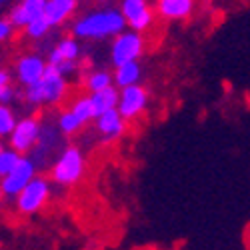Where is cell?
<instances>
[{
	"label": "cell",
	"mask_w": 250,
	"mask_h": 250,
	"mask_svg": "<svg viewBox=\"0 0 250 250\" xmlns=\"http://www.w3.org/2000/svg\"><path fill=\"white\" fill-rule=\"evenodd\" d=\"M126 28V18L118 6H102L76 16L70 24V34L92 42V40H112Z\"/></svg>",
	"instance_id": "1"
},
{
	"label": "cell",
	"mask_w": 250,
	"mask_h": 250,
	"mask_svg": "<svg viewBox=\"0 0 250 250\" xmlns=\"http://www.w3.org/2000/svg\"><path fill=\"white\" fill-rule=\"evenodd\" d=\"M70 78L60 74L56 68L48 64L46 74L40 78L36 84L22 88V102L28 104L30 108H58L70 100Z\"/></svg>",
	"instance_id": "2"
},
{
	"label": "cell",
	"mask_w": 250,
	"mask_h": 250,
	"mask_svg": "<svg viewBox=\"0 0 250 250\" xmlns=\"http://www.w3.org/2000/svg\"><path fill=\"white\" fill-rule=\"evenodd\" d=\"M86 154L78 144H66L64 148L58 152V156L52 160L48 176L54 186L58 188H74L82 182L86 174Z\"/></svg>",
	"instance_id": "3"
},
{
	"label": "cell",
	"mask_w": 250,
	"mask_h": 250,
	"mask_svg": "<svg viewBox=\"0 0 250 250\" xmlns=\"http://www.w3.org/2000/svg\"><path fill=\"white\" fill-rule=\"evenodd\" d=\"M52 180L50 176H44V174H38L26 188L20 192L12 204H14V212L24 216V218H30L38 212H42L46 204L50 202L52 198Z\"/></svg>",
	"instance_id": "4"
},
{
	"label": "cell",
	"mask_w": 250,
	"mask_h": 250,
	"mask_svg": "<svg viewBox=\"0 0 250 250\" xmlns=\"http://www.w3.org/2000/svg\"><path fill=\"white\" fill-rule=\"evenodd\" d=\"M66 136L62 134V130L58 128V124L54 118H44L42 124V132H40V138L36 142L34 150L30 152L32 160L36 162V166L40 170H48L52 160L58 156V152L66 146Z\"/></svg>",
	"instance_id": "5"
},
{
	"label": "cell",
	"mask_w": 250,
	"mask_h": 250,
	"mask_svg": "<svg viewBox=\"0 0 250 250\" xmlns=\"http://www.w3.org/2000/svg\"><path fill=\"white\" fill-rule=\"evenodd\" d=\"M38 174H40V168L32 160V156L24 154L22 160L8 174L0 176V194H2L4 200H14Z\"/></svg>",
	"instance_id": "6"
},
{
	"label": "cell",
	"mask_w": 250,
	"mask_h": 250,
	"mask_svg": "<svg viewBox=\"0 0 250 250\" xmlns=\"http://www.w3.org/2000/svg\"><path fill=\"white\" fill-rule=\"evenodd\" d=\"M146 50V36L144 32L126 28L122 30L110 42V62L112 66H120L124 62L140 60V56Z\"/></svg>",
	"instance_id": "7"
},
{
	"label": "cell",
	"mask_w": 250,
	"mask_h": 250,
	"mask_svg": "<svg viewBox=\"0 0 250 250\" xmlns=\"http://www.w3.org/2000/svg\"><path fill=\"white\" fill-rule=\"evenodd\" d=\"M48 68V58L44 54L38 52H22L18 54L12 62V74H14V82L20 88L32 86L46 74Z\"/></svg>",
	"instance_id": "8"
},
{
	"label": "cell",
	"mask_w": 250,
	"mask_h": 250,
	"mask_svg": "<svg viewBox=\"0 0 250 250\" xmlns=\"http://www.w3.org/2000/svg\"><path fill=\"white\" fill-rule=\"evenodd\" d=\"M42 124H44V118H40L38 114L22 116L14 126L12 134L6 138V144L14 150H18L20 154H30L40 138V132H42Z\"/></svg>",
	"instance_id": "9"
},
{
	"label": "cell",
	"mask_w": 250,
	"mask_h": 250,
	"mask_svg": "<svg viewBox=\"0 0 250 250\" xmlns=\"http://www.w3.org/2000/svg\"><path fill=\"white\" fill-rule=\"evenodd\" d=\"M118 8L122 10L128 28L132 30L148 32L154 26V8L150 0H120Z\"/></svg>",
	"instance_id": "10"
},
{
	"label": "cell",
	"mask_w": 250,
	"mask_h": 250,
	"mask_svg": "<svg viewBox=\"0 0 250 250\" xmlns=\"http://www.w3.org/2000/svg\"><path fill=\"white\" fill-rule=\"evenodd\" d=\"M150 104V94L142 84L120 88V100H118V112L126 118L128 122L138 120L144 112H146Z\"/></svg>",
	"instance_id": "11"
},
{
	"label": "cell",
	"mask_w": 250,
	"mask_h": 250,
	"mask_svg": "<svg viewBox=\"0 0 250 250\" xmlns=\"http://www.w3.org/2000/svg\"><path fill=\"white\" fill-rule=\"evenodd\" d=\"M94 130H96V138L102 144H112L128 132V120L118 112V108H114L96 116Z\"/></svg>",
	"instance_id": "12"
},
{
	"label": "cell",
	"mask_w": 250,
	"mask_h": 250,
	"mask_svg": "<svg viewBox=\"0 0 250 250\" xmlns=\"http://www.w3.org/2000/svg\"><path fill=\"white\" fill-rule=\"evenodd\" d=\"M46 0H16L12 6H8L6 16L14 22L18 30H24L36 18L44 16Z\"/></svg>",
	"instance_id": "13"
},
{
	"label": "cell",
	"mask_w": 250,
	"mask_h": 250,
	"mask_svg": "<svg viewBox=\"0 0 250 250\" xmlns=\"http://www.w3.org/2000/svg\"><path fill=\"white\" fill-rule=\"evenodd\" d=\"M46 58H48L50 66H58L66 60H80L82 58V40L72 36V34L58 38L56 42L48 48Z\"/></svg>",
	"instance_id": "14"
},
{
	"label": "cell",
	"mask_w": 250,
	"mask_h": 250,
	"mask_svg": "<svg viewBox=\"0 0 250 250\" xmlns=\"http://www.w3.org/2000/svg\"><path fill=\"white\" fill-rule=\"evenodd\" d=\"M196 10V0H156V14L166 22L188 20Z\"/></svg>",
	"instance_id": "15"
},
{
	"label": "cell",
	"mask_w": 250,
	"mask_h": 250,
	"mask_svg": "<svg viewBox=\"0 0 250 250\" xmlns=\"http://www.w3.org/2000/svg\"><path fill=\"white\" fill-rule=\"evenodd\" d=\"M76 10H78V0H46L44 16L52 24V28H58L74 20Z\"/></svg>",
	"instance_id": "16"
},
{
	"label": "cell",
	"mask_w": 250,
	"mask_h": 250,
	"mask_svg": "<svg viewBox=\"0 0 250 250\" xmlns=\"http://www.w3.org/2000/svg\"><path fill=\"white\" fill-rule=\"evenodd\" d=\"M66 106H68L82 122H84V126H88V124H94V120H96V110H94V104H92V98H90L88 92L72 94Z\"/></svg>",
	"instance_id": "17"
},
{
	"label": "cell",
	"mask_w": 250,
	"mask_h": 250,
	"mask_svg": "<svg viewBox=\"0 0 250 250\" xmlns=\"http://www.w3.org/2000/svg\"><path fill=\"white\" fill-rule=\"evenodd\" d=\"M140 80H142V66L138 60L124 62L120 66H114V84L118 88L140 84Z\"/></svg>",
	"instance_id": "18"
},
{
	"label": "cell",
	"mask_w": 250,
	"mask_h": 250,
	"mask_svg": "<svg viewBox=\"0 0 250 250\" xmlns=\"http://www.w3.org/2000/svg\"><path fill=\"white\" fill-rule=\"evenodd\" d=\"M82 86H84V92H88V94L104 90V88H110V86H116L114 84V72L104 70V68L88 70L84 74V82H82Z\"/></svg>",
	"instance_id": "19"
},
{
	"label": "cell",
	"mask_w": 250,
	"mask_h": 250,
	"mask_svg": "<svg viewBox=\"0 0 250 250\" xmlns=\"http://www.w3.org/2000/svg\"><path fill=\"white\" fill-rule=\"evenodd\" d=\"M90 98H92V104H94L96 116H100V114L108 112V110H114V108H118V100H120V88H118V86L104 88V90L92 92V94H90Z\"/></svg>",
	"instance_id": "20"
},
{
	"label": "cell",
	"mask_w": 250,
	"mask_h": 250,
	"mask_svg": "<svg viewBox=\"0 0 250 250\" xmlns=\"http://www.w3.org/2000/svg\"><path fill=\"white\" fill-rule=\"evenodd\" d=\"M54 120H56L58 128L62 130V134H64L66 138H72V136L80 134L82 130L86 128V126H84V122H82V120H80L68 106H64L62 110H58L56 116H54Z\"/></svg>",
	"instance_id": "21"
},
{
	"label": "cell",
	"mask_w": 250,
	"mask_h": 250,
	"mask_svg": "<svg viewBox=\"0 0 250 250\" xmlns=\"http://www.w3.org/2000/svg\"><path fill=\"white\" fill-rule=\"evenodd\" d=\"M52 30L54 28H52V24L46 20V16H40V18L34 20V22H30L22 32H24V36L28 40H34V42H38V40H44Z\"/></svg>",
	"instance_id": "22"
},
{
	"label": "cell",
	"mask_w": 250,
	"mask_h": 250,
	"mask_svg": "<svg viewBox=\"0 0 250 250\" xmlns=\"http://www.w3.org/2000/svg\"><path fill=\"white\" fill-rule=\"evenodd\" d=\"M18 120L20 118H18L14 106H8V104H2V106H0V136H2L4 140L12 134Z\"/></svg>",
	"instance_id": "23"
},
{
	"label": "cell",
	"mask_w": 250,
	"mask_h": 250,
	"mask_svg": "<svg viewBox=\"0 0 250 250\" xmlns=\"http://www.w3.org/2000/svg\"><path fill=\"white\" fill-rule=\"evenodd\" d=\"M24 154H20L18 150H14L12 146H8V144L4 142L2 144V148H0V176H4L8 174L14 166L22 160Z\"/></svg>",
	"instance_id": "24"
},
{
	"label": "cell",
	"mask_w": 250,
	"mask_h": 250,
	"mask_svg": "<svg viewBox=\"0 0 250 250\" xmlns=\"http://www.w3.org/2000/svg\"><path fill=\"white\" fill-rule=\"evenodd\" d=\"M22 102V88H20L16 82H12V84H6V86H0V102L2 104H8V106H12L14 102Z\"/></svg>",
	"instance_id": "25"
},
{
	"label": "cell",
	"mask_w": 250,
	"mask_h": 250,
	"mask_svg": "<svg viewBox=\"0 0 250 250\" xmlns=\"http://www.w3.org/2000/svg\"><path fill=\"white\" fill-rule=\"evenodd\" d=\"M18 28L14 26V22L8 18V16H2V20H0V42L6 44L10 42V40H14Z\"/></svg>",
	"instance_id": "26"
},
{
	"label": "cell",
	"mask_w": 250,
	"mask_h": 250,
	"mask_svg": "<svg viewBox=\"0 0 250 250\" xmlns=\"http://www.w3.org/2000/svg\"><path fill=\"white\" fill-rule=\"evenodd\" d=\"M14 82V74L8 66H2L0 68V86H6V84H12Z\"/></svg>",
	"instance_id": "27"
},
{
	"label": "cell",
	"mask_w": 250,
	"mask_h": 250,
	"mask_svg": "<svg viewBox=\"0 0 250 250\" xmlns=\"http://www.w3.org/2000/svg\"><path fill=\"white\" fill-rule=\"evenodd\" d=\"M16 2V0H0V4H2V6H12Z\"/></svg>",
	"instance_id": "28"
},
{
	"label": "cell",
	"mask_w": 250,
	"mask_h": 250,
	"mask_svg": "<svg viewBox=\"0 0 250 250\" xmlns=\"http://www.w3.org/2000/svg\"><path fill=\"white\" fill-rule=\"evenodd\" d=\"M94 2H96V4H108L110 0H94Z\"/></svg>",
	"instance_id": "29"
}]
</instances>
